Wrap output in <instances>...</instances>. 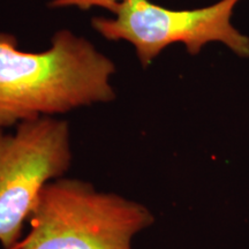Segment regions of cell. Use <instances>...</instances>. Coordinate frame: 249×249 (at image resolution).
<instances>
[{
    "label": "cell",
    "mask_w": 249,
    "mask_h": 249,
    "mask_svg": "<svg viewBox=\"0 0 249 249\" xmlns=\"http://www.w3.org/2000/svg\"><path fill=\"white\" fill-rule=\"evenodd\" d=\"M124 0H51L49 7L51 8H67L76 7L82 11H88L93 7L107 9L112 14L118 6Z\"/></svg>",
    "instance_id": "5b68a950"
},
{
    "label": "cell",
    "mask_w": 249,
    "mask_h": 249,
    "mask_svg": "<svg viewBox=\"0 0 249 249\" xmlns=\"http://www.w3.org/2000/svg\"><path fill=\"white\" fill-rule=\"evenodd\" d=\"M28 223L15 249H132L134 236L155 217L139 202L60 178L43 188Z\"/></svg>",
    "instance_id": "7a4b0ae2"
},
{
    "label": "cell",
    "mask_w": 249,
    "mask_h": 249,
    "mask_svg": "<svg viewBox=\"0 0 249 249\" xmlns=\"http://www.w3.org/2000/svg\"><path fill=\"white\" fill-rule=\"evenodd\" d=\"M116 65L91 42L62 29L40 52L0 33V130L116 98Z\"/></svg>",
    "instance_id": "6da1fadb"
},
{
    "label": "cell",
    "mask_w": 249,
    "mask_h": 249,
    "mask_svg": "<svg viewBox=\"0 0 249 249\" xmlns=\"http://www.w3.org/2000/svg\"><path fill=\"white\" fill-rule=\"evenodd\" d=\"M73 154L70 126L43 117L18 124L14 133L0 130V245L15 249L24 223L49 182L70 170Z\"/></svg>",
    "instance_id": "277c9868"
},
{
    "label": "cell",
    "mask_w": 249,
    "mask_h": 249,
    "mask_svg": "<svg viewBox=\"0 0 249 249\" xmlns=\"http://www.w3.org/2000/svg\"><path fill=\"white\" fill-rule=\"evenodd\" d=\"M242 0H219L194 9H170L149 0H124L111 17H96L91 26L107 40H124L148 67L165 49L183 44L197 55L209 43H222L235 55L249 58V36L232 23Z\"/></svg>",
    "instance_id": "3957f363"
}]
</instances>
